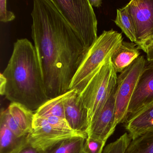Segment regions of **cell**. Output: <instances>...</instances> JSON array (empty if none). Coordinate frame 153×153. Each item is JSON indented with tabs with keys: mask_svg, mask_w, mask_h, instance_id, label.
I'll list each match as a JSON object with an SVG mask.
<instances>
[{
	"mask_svg": "<svg viewBox=\"0 0 153 153\" xmlns=\"http://www.w3.org/2000/svg\"><path fill=\"white\" fill-rule=\"evenodd\" d=\"M35 113L23 105L11 103L6 110H1L0 119L17 137H21L32 131Z\"/></svg>",
	"mask_w": 153,
	"mask_h": 153,
	"instance_id": "30bf717a",
	"label": "cell"
},
{
	"mask_svg": "<svg viewBox=\"0 0 153 153\" xmlns=\"http://www.w3.org/2000/svg\"><path fill=\"white\" fill-rule=\"evenodd\" d=\"M7 79L4 96L11 102L36 111L50 100L46 96L34 46L26 38L14 44L12 55L2 73Z\"/></svg>",
	"mask_w": 153,
	"mask_h": 153,
	"instance_id": "7a4b0ae2",
	"label": "cell"
},
{
	"mask_svg": "<svg viewBox=\"0 0 153 153\" xmlns=\"http://www.w3.org/2000/svg\"><path fill=\"white\" fill-rule=\"evenodd\" d=\"M44 118L52 126L58 129L65 131L75 132L71 129L64 118L58 117H49Z\"/></svg>",
	"mask_w": 153,
	"mask_h": 153,
	"instance_id": "44dd1931",
	"label": "cell"
},
{
	"mask_svg": "<svg viewBox=\"0 0 153 153\" xmlns=\"http://www.w3.org/2000/svg\"><path fill=\"white\" fill-rule=\"evenodd\" d=\"M124 123L131 139L153 129V101L137 112L127 117Z\"/></svg>",
	"mask_w": 153,
	"mask_h": 153,
	"instance_id": "4fadbf2b",
	"label": "cell"
},
{
	"mask_svg": "<svg viewBox=\"0 0 153 153\" xmlns=\"http://www.w3.org/2000/svg\"><path fill=\"white\" fill-rule=\"evenodd\" d=\"M64 109L65 120L71 129L88 136L89 128L88 111L79 94L75 90L67 93L64 100Z\"/></svg>",
	"mask_w": 153,
	"mask_h": 153,
	"instance_id": "9c48e42d",
	"label": "cell"
},
{
	"mask_svg": "<svg viewBox=\"0 0 153 153\" xmlns=\"http://www.w3.org/2000/svg\"><path fill=\"white\" fill-rule=\"evenodd\" d=\"M123 41L120 33L113 29L104 31L88 51L73 78L70 90L80 94L105 60L119 48Z\"/></svg>",
	"mask_w": 153,
	"mask_h": 153,
	"instance_id": "3957f363",
	"label": "cell"
},
{
	"mask_svg": "<svg viewBox=\"0 0 153 153\" xmlns=\"http://www.w3.org/2000/svg\"><path fill=\"white\" fill-rule=\"evenodd\" d=\"M16 18L15 14L8 10L6 0L0 1V21L3 23L11 22Z\"/></svg>",
	"mask_w": 153,
	"mask_h": 153,
	"instance_id": "7402d4cb",
	"label": "cell"
},
{
	"mask_svg": "<svg viewBox=\"0 0 153 153\" xmlns=\"http://www.w3.org/2000/svg\"><path fill=\"white\" fill-rule=\"evenodd\" d=\"M140 53L136 44L123 41L119 48L111 56L116 73H121L139 57Z\"/></svg>",
	"mask_w": 153,
	"mask_h": 153,
	"instance_id": "5bb4252c",
	"label": "cell"
},
{
	"mask_svg": "<svg viewBox=\"0 0 153 153\" xmlns=\"http://www.w3.org/2000/svg\"><path fill=\"white\" fill-rule=\"evenodd\" d=\"M67 94L48 100L35 112V115L42 118L58 117L65 119L64 100Z\"/></svg>",
	"mask_w": 153,
	"mask_h": 153,
	"instance_id": "e0dca14e",
	"label": "cell"
},
{
	"mask_svg": "<svg viewBox=\"0 0 153 153\" xmlns=\"http://www.w3.org/2000/svg\"><path fill=\"white\" fill-rule=\"evenodd\" d=\"M27 136L17 137L4 121L0 119V153H12L25 142Z\"/></svg>",
	"mask_w": 153,
	"mask_h": 153,
	"instance_id": "9a60e30c",
	"label": "cell"
},
{
	"mask_svg": "<svg viewBox=\"0 0 153 153\" xmlns=\"http://www.w3.org/2000/svg\"><path fill=\"white\" fill-rule=\"evenodd\" d=\"M32 37L45 94L53 99L70 91L74 76L88 50L53 0L34 1Z\"/></svg>",
	"mask_w": 153,
	"mask_h": 153,
	"instance_id": "6da1fadb",
	"label": "cell"
},
{
	"mask_svg": "<svg viewBox=\"0 0 153 153\" xmlns=\"http://www.w3.org/2000/svg\"><path fill=\"white\" fill-rule=\"evenodd\" d=\"M106 142L88 137L85 141L84 150L85 153H102Z\"/></svg>",
	"mask_w": 153,
	"mask_h": 153,
	"instance_id": "ffe728a7",
	"label": "cell"
},
{
	"mask_svg": "<svg viewBox=\"0 0 153 153\" xmlns=\"http://www.w3.org/2000/svg\"><path fill=\"white\" fill-rule=\"evenodd\" d=\"M112 54L105 60L79 94L88 111L89 127L117 86L118 76L111 60Z\"/></svg>",
	"mask_w": 153,
	"mask_h": 153,
	"instance_id": "277c9868",
	"label": "cell"
},
{
	"mask_svg": "<svg viewBox=\"0 0 153 153\" xmlns=\"http://www.w3.org/2000/svg\"><path fill=\"white\" fill-rule=\"evenodd\" d=\"M146 61L144 56H140L118 76L115 92L114 126L123 123L126 120L131 97Z\"/></svg>",
	"mask_w": 153,
	"mask_h": 153,
	"instance_id": "8992f818",
	"label": "cell"
},
{
	"mask_svg": "<svg viewBox=\"0 0 153 153\" xmlns=\"http://www.w3.org/2000/svg\"><path fill=\"white\" fill-rule=\"evenodd\" d=\"M114 22L131 42H137L135 25L131 16L125 7L117 10Z\"/></svg>",
	"mask_w": 153,
	"mask_h": 153,
	"instance_id": "ac0fdd59",
	"label": "cell"
},
{
	"mask_svg": "<svg viewBox=\"0 0 153 153\" xmlns=\"http://www.w3.org/2000/svg\"><path fill=\"white\" fill-rule=\"evenodd\" d=\"M87 138V135L60 130L52 126L44 118L34 115L32 131L27 136L28 142L35 148L43 151L58 142L75 136Z\"/></svg>",
	"mask_w": 153,
	"mask_h": 153,
	"instance_id": "52a82bcc",
	"label": "cell"
},
{
	"mask_svg": "<svg viewBox=\"0 0 153 153\" xmlns=\"http://www.w3.org/2000/svg\"><path fill=\"white\" fill-rule=\"evenodd\" d=\"M11 153H42V151L33 147L27 140Z\"/></svg>",
	"mask_w": 153,
	"mask_h": 153,
	"instance_id": "603a6c76",
	"label": "cell"
},
{
	"mask_svg": "<svg viewBox=\"0 0 153 153\" xmlns=\"http://www.w3.org/2000/svg\"><path fill=\"white\" fill-rule=\"evenodd\" d=\"M146 54L147 60L149 62H153V36L145 44L138 48Z\"/></svg>",
	"mask_w": 153,
	"mask_h": 153,
	"instance_id": "cb8c5ba5",
	"label": "cell"
},
{
	"mask_svg": "<svg viewBox=\"0 0 153 153\" xmlns=\"http://www.w3.org/2000/svg\"><path fill=\"white\" fill-rule=\"evenodd\" d=\"M86 139L79 136L71 137L41 151L42 153H85L84 146Z\"/></svg>",
	"mask_w": 153,
	"mask_h": 153,
	"instance_id": "2e32d148",
	"label": "cell"
},
{
	"mask_svg": "<svg viewBox=\"0 0 153 153\" xmlns=\"http://www.w3.org/2000/svg\"><path fill=\"white\" fill-rule=\"evenodd\" d=\"M7 79L3 76L2 73L0 74V94L1 95H4L6 86H7Z\"/></svg>",
	"mask_w": 153,
	"mask_h": 153,
	"instance_id": "d4e9b609",
	"label": "cell"
},
{
	"mask_svg": "<svg viewBox=\"0 0 153 153\" xmlns=\"http://www.w3.org/2000/svg\"><path fill=\"white\" fill-rule=\"evenodd\" d=\"M115 92L111 94L97 117L91 124L88 137L106 142L115 131Z\"/></svg>",
	"mask_w": 153,
	"mask_h": 153,
	"instance_id": "7c38bea8",
	"label": "cell"
},
{
	"mask_svg": "<svg viewBox=\"0 0 153 153\" xmlns=\"http://www.w3.org/2000/svg\"><path fill=\"white\" fill-rule=\"evenodd\" d=\"M62 16L88 50L97 36V21L89 0H53Z\"/></svg>",
	"mask_w": 153,
	"mask_h": 153,
	"instance_id": "5b68a950",
	"label": "cell"
},
{
	"mask_svg": "<svg viewBox=\"0 0 153 153\" xmlns=\"http://www.w3.org/2000/svg\"><path fill=\"white\" fill-rule=\"evenodd\" d=\"M153 101V62H152L146 65L140 76L129 104L126 118L137 112Z\"/></svg>",
	"mask_w": 153,
	"mask_h": 153,
	"instance_id": "8fae6325",
	"label": "cell"
},
{
	"mask_svg": "<svg viewBox=\"0 0 153 153\" xmlns=\"http://www.w3.org/2000/svg\"><path fill=\"white\" fill-rule=\"evenodd\" d=\"M120 153L119 152H117V151H111V153Z\"/></svg>",
	"mask_w": 153,
	"mask_h": 153,
	"instance_id": "4316f807",
	"label": "cell"
},
{
	"mask_svg": "<svg viewBox=\"0 0 153 153\" xmlns=\"http://www.w3.org/2000/svg\"><path fill=\"white\" fill-rule=\"evenodd\" d=\"M131 16L136 31L137 47L153 36V0H131L125 6Z\"/></svg>",
	"mask_w": 153,
	"mask_h": 153,
	"instance_id": "ba28073f",
	"label": "cell"
},
{
	"mask_svg": "<svg viewBox=\"0 0 153 153\" xmlns=\"http://www.w3.org/2000/svg\"><path fill=\"white\" fill-rule=\"evenodd\" d=\"M125 153H153V129L131 139Z\"/></svg>",
	"mask_w": 153,
	"mask_h": 153,
	"instance_id": "d6986e66",
	"label": "cell"
},
{
	"mask_svg": "<svg viewBox=\"0 0 153 153\" xmlns=\"http://www.w3.org/2000/svg\"><path fill=\"white\" fill-rule=\"evenodd\" d=\"M89 1L92 7L97 8L101 7L102 3V0H89Z\"/></svg>",
	"mask_w": 153,
	"mask_h": 153,
	"instance_id": "484cf974",
	"label": "cell"
}]
</instances>
